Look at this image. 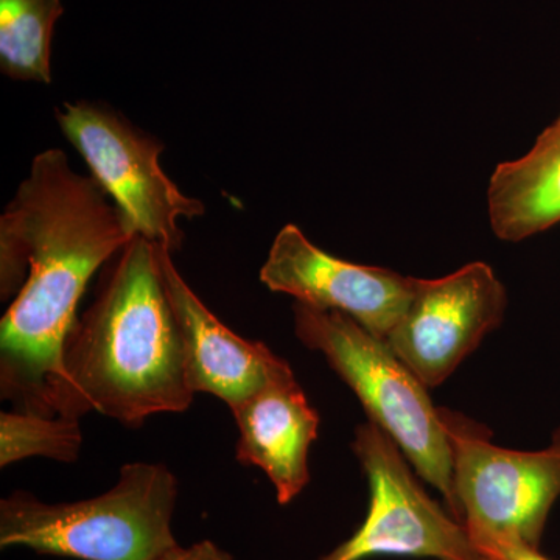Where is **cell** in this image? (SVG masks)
I'll return each instance as SVG.
<instances>
[{"mask_svg": "<svg viewBox=\"0 0 560 560\" xmlns=\"http://www.w3.org/2000/svg\"><path fill=\"white\" fill-rule=\"evenodd\" d=\"M260 280L301 304L348 315L382 340L407 312L419 282L386 268L338 259L313 245L294 224L276 235Z\"/></svg>", "mask_w": 560, "mask_h": 560, "instance_id": "obj_9", "label": "cell"}, {"mask_svg": "<svg viewBox=\"0 0 560 560\" xmlns=\"http://www.w3.org/2000/svg\"><path fill=\"white\" fill-rule=\"evenodd\" d=\"M506 307V289L492 268L471 261L444 278L419 279L385 341L427 388H438L500 327Z\"/></svg>", "mask_w": 560, "mask_h": 560, "instance_id": "obj_8", "label": "cell"}, {"mask_svg": "<svg viewBox=\"0 0 560 560\" xmlns=\"http://www.w3.org/2000/svg\"><path fill=\"white\" fill-rule=\"evenodd\" d=\"M490 228L504 242H522L560 223V116L533 149L490 176Z\"/></svg>", "mask_w": 560, "mask_h": 560, "instance_id": "obj_12", "label": "cell"}, {"mask_svg": "<svg viewBox=\"0 0 560 560\" xmlns=\"http://www.w3.org/2000/svg\"><path fill=\"white\" fill-rule=\"evenodd\" d=\"M178 480L164 464L130 463L94 499L44 503L28 492L0 501V547L77 560H160L179 547L172 529Z\"/></svg>", "mask_w": 560, "mask_h": 560, "instance_id": "obj_3", "label": "cell"}, {"mask_svg": "<svg viewBox=\"0 0 560 560\" xmlns=\"http://www.w3.org/2000/svg\"><path fill=\"white\" fill-rule=\"evenodd\" d=\"M293 316L298 340L323 353L359 397L371 422L399 445L416 474L444 497L445 508L460 522L453 489L451 436L444 410L434 407L429 388L388 342L348 315L294 301Z\"/></svg>", "mask_w": 560, "mask_h": 560, "instance_id": "obj_4", "label": "cell"}, {"mask_svg": "<svg viewBox=\"0 0 560 560\" xmlns=\"http://www.w3.org/2000/svg\"><path fill=\"white\" fill-rule=\"evenodd\" d=\"M352 451L370 482V510L348 540L318 560L415 556L436 560H492L469 529L430 499L399 445L375 423L357 427Z\"/></svg>", "mask_w": 560, "mask_h": 560, "instance_id": "obj_7", "label": "cell"}, {"mask_svg": "<svg viewBox=\"0 0 560 560\" xmlns=\"http://www.w3.org/2000/svg\"><path fill=\"white\" fill-rule=\"evenodd\" d=\"M453 453V489L471 540L540 547L560 497V429L544 451L499 447L478 423L444 410Z\"/></svg>", "mask_w": 560, "mask_h": 560, "instance_id": "obj_5", "label": "cell"}, {"mask_svg": "<svg viewBox=\"0 0 560 560\" xmlns=\"http://www.w3.org/2000/svg\"><path fill=\"white\" fill-rule=\"evenodd\" d=\"M231 411L238 427V463L264 470L279 504L291 503L311 482L308 455L319 430V415L293 370Z\"/></svg>", "mask_w": 560, "mask_h": 560, "instance_id": "obj_11", "label": "cell"}, {"mask_svg": "<svg viewBox=\"0 0 560 560\" xmlns=\"http://www.w3.org/2000/svg\"><path fill=\"white\" fill-rule=\"evenodd\" d=\"M194 396L160 246L135 235L66 341L55 416L97 411L139 427L150 416L189 410Z\"/></svg>", "mask_w": 560, "mask_h": 560, "instance_id": "obj_2", "label": "cell"}, {"mask_svg": "<svg viewBox=\"0 0 560 560\" xmlns=\"http://www.w3.org/2000/svg\"><path fill=\"white\" fill-rule=\"evenodd\" d=\"M61 0H0V69L13 80L51 83V36Z\"/></svg>", "mask_w": 560, "mask_h": 560, "instance_id": "obj_13", "label": "cell"}, {"mask_svg": "<svg viewBox=\"0 0 560 560\" xmlns=\"http://www.w3.org/2000/svg\"><path fill=\"white\" fill-rule=\"evenodd\" d=\"M165 291L175 312L187 383L191 393H208L232 408L291 371L268 346L249 341L228 329L176 270L172 253L160 246Z\"/></svg>", "mask_w": 560, "mask_h": 560, "instance_id": "obj_10", "label": "cell"}, {"mask_svg": "<svg viewBox=\"0 0 560 560\" xmlns=\"http://www.w3.org/2000/svg\"><path fill=\"white\" fill-rule=\"evenodd\" d=\"M55 117L90 165L92 178L124 213L132 234L171 253L180 249L184 234L178 221L205 215L206 209L162 171L164 145L97 103L66 102Z\"/></svg>", "mask_w": 560, "mask_h": 560, "instance_id": "obj_6", "label": "cell"}, {"mask_svg": "<svg viewBox=\"0 0 560 560\" xmlns=\"http://www.w3.org/2000/svg\"><path fill=\"white\" fill-rule=\"evenodd\" d=\"M160 560H234V558L212 540H201L186 548L179 545Z\"/></svg>", "mask_w": 560, "mask_h": 560, "instance_id": "obj_16", "label": "cell"}, {"mask_svg": "<svg viewBox=\"0 0 560 560\" xmlns=\"http://www.w3.org/2000/svg\"><path fill=\"white\" fill-rule=\"evenodd\" d=\"M135 237L124 213L65 151L32 162L0 217V393L14 410L55 416L65 346L94 272Z\"/></svg>", "mask_w": 560, "mask_h": 560, "instance_id": "obj_1", "label": "cell"}, {"mask_svg": "<svg viewBox=\"0 0 560 560\" xmlns=\"http://www.w3.org/2000/svg\"><path fill=\"white\" fill-rule=\"evenodd\" d=\"M81 444L83 433L80 419L18 410L3 411L0 415L2 467L31 456L75 463L79 459Z\"/></svg>", "mask_w": 560, "mask_h": 560, "instance_id": "obj_14", "label": "cell"}, {"mask_svg": "<svg viewBox=\"0 0 560 560\" xmlns=\"http://www.w3.org/2000/svg\"><path fill=\"white\" fill-rule=\"evenodd\" d=\"M478 550L492 560H550L541 555L539 548L529 547L521 541L497 539L475 540Z\"/></svg>", "mask_w": 560, "mask_h": 560, "instance_id": "obj_15", "label": "cell"}]
</instances>
